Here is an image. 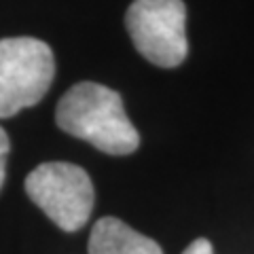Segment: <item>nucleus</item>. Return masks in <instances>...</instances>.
<instances>
[{"label": "nucleus", "instance_id": "1", "mask_svg": "<svg viewBox=\"0 0 254 254\" xmlns=\"http://www.w3.org/2000/svg\"><path fill=\"white\" fill-rule=\"evenodd\" d=\"M60 129L106 155H129L140 146V136L125 113L115 89L100 83H76L60 100L55 110Z\"/></svg>", "mask_w": 254, "mask_h": 254}, {"label": "nucleus", "instance_id": "2", "mask_svg": "<svg viewBox=\"0 0 254 254\" xmlns=\"http://www.w3.org/2000/svg\"><path fill=\"white\" fill-rule=\"evenodd\" d=\"M55 76L51 47L32 36L0 41V119L38 104Z\"/></svg>", "mask_w": 254, "mask_h": 254}, {"label": "nucleus", "instance_id": "3", "mask_svg": "<svg viewBox=\"0 0 254 254\" xmlns=\"http://www.w3.org/2000/svg\"><path fill=\"white\" fill-rule=\"evenodd\" d=\"M26 193L62 231H78L91 216L95 190L83 168L66 161H49L26 178Z\"/></svg>", "mask_w": 254, "mask_h": 254}, {"label": "nucleus", "instance_id": "4", "mask_svg": "<svg viewBox=\"0 0 254 254\" xmlns=\"http://www.w3.org/2000/svg\"><path fill=\"white\" fill-rule=\"evenodd\" d=\"M125 28L138 53L159 68H176L189 55L187 6L182 0H133Z\"/></svg>", "mask_w": 254, "mask_h": 254}, {"label": "nucleus", "instance_id": "5", "mask_svg": "<svg viewBox=\"0 0 254 254\" xmlns=\"http://www.w3.org/2000/svg\"><path fill=\"white\" fill-rule=\"evenodd\" d=\"M89 254H163L155 240L115 216L100 218L89 235Z\"/></svg>", "mask_w": 254, "mask_h": 254}, {"label": "nucleus", "instance_id": "6", "mask_svg": "<svg viewBox=\"0 0 254 254\" xmlns=\"http://www.w3.org/2000/svg\"><path fill=\"white\" fill-rule=\"evenodd\" d=\"M9 150H11V142L6 131L0 127V189L4 185V176H6V157H9Z\"/></svg>", "mask_w": 254, "mask_h": 254}, {"label": "nucleus", "instance_id": "7", "mask_svg": "<svg viewBox=\"0 0 254 254\" xmlns=\"http://www.w3.org/2000/svg\"><path fill=\"white\" fill-rule=\"evenodd\" d=\"M182 254H214V250H212L210 240H205V237H199V240L190 242Z\"/></svg>", "mask_w": 254, "mask_h": 254}]
</instances>
